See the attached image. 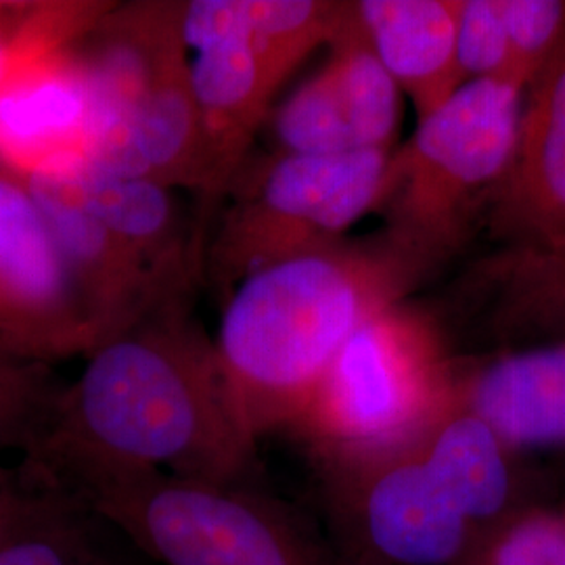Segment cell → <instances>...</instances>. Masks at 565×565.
I'll use <instances>...</instances> for the list:
<instances>
[{"label": "cell", "instance_id": "11", "mask_svg": "<svg viewBox=\"0 0 565 565\" xmlns=\"http://www.w3.org/2000/svg\"><path fill=\"white\" fill-rule=\"evenodd\" d=\"M333 46L331 61L282 103L275 116L282 153L390 151L398 121V84L369 46L359 13Z\"/></svg>", "mask_w": 565, "mask_h": 565}, {"label": "cell", "instance_id": "2", "mask_svg": "<svg viewBox=\"0 0 565 565\" xmlns=\"http://www.w3.org/2000/svg\"><path fill=\"white\" fill-rule=\"evenodd\" d=\"M419 279L384 242L273 264L224 300L218 352L254 436L289 429L343 343Z\"/></svg>", "mask_w": 565, "mask_h": 565}, {"label": "cell", "instance_id": "22", "mask_svg": "<svg viewBox=\"0 0 565 565\" xmlns=\"http://www.w3.org/2000/svg\"><path fill=\"white\" fill-rule=\"evenodd\" d=\"M471 565H565V507H525L486 536Z\"/></svg>", "mask_w": 565, "mask_h": 565}, {"label": "cell", "instance_id": "12", "mask_svg": "<svg viewBox=\"0 0 565 565\" xmlns=\"http://www.w3.org/2000/svg\"><path fill=\"white\" fill-rule=\"evenodd\" d=\"M20 182L41 205L57 239L90 323L95 350L163 303L191 298L168 291L120 237L82 203L61 168L42 170Z\"/></svg>", "mask_w": 565, "mask_h": 565}, {"label": "cell", "instance_id": "23", "mask_svg": "<svg viewBox=\"0 0 565 565\" xmlns=\"http://www.w3.org/2000/svg\"><path fill=\"white\" fill-rule=\"evenodd\" d=\"M57 392L49 366L0 361V448L36 445Z\"/></svg>", "mask_w": 565, "mask_h": 565}, {"label": "cell", "instance_id": "14", "mask_svg": "<svg viewBox=\"0 0 565 565\" xmlns=\"http://www.w3.org/2000/svg\"><path fill=\"white\" fill-rule=\"evenodd\" d=\"M486 214L515 249L565 245V34L525 88L513 158Z\"/></svg>", "mask_w": 565, "mask_h": 565}, {"label": "cell", "instance_id": "16", "mask_svg": "<svg viewBox=\"0 0 565 565\" xmlns=\"http://www.w3.org/2000/svg\"><path fill=\"white\" fill-rule=\"evenodd\" d=\"M465 0H363L359 21L385 72L404 88L419 120L440 109L467 78L459 65Z\"/></svg>", "mask_w": 565, "mask_h": 565}, {"label": "cell", "instance_id": "19", "mask_svg": "<svg viewBox=\"0 0 565 565\" xmlns=\"http://www.w3.org/2000/svg\"><path fill=\"white\" fill-rule=\"evenodd\" d=\"M102 520L74 497L0 546V565H128L99 532Z\"/></svg>", "mask_w": 565, "mask_h": 565}, {"label": "cell", "instance_id": "13", "mask_svg": "<svg viewBox=\"0 0 565 565\" xmlns=\"http://www.w3.org/2000/svg\"><path fill=\"white\" fill-rule=\"evenodd\" d=\"M72 44L30 46L0 76V174L21 181L88 156L93 102Z\"/></svg>", "mask_w": 565, "mask_h": 565}, {"label": "cell", "instance_id": "10", "mask_svg": "<svg viewBox=\"0 0 565 565\" xmlns=\"http://www.w3.org/2000/svg\"><path fill=\"white\" fill-rule=\"evenodd\" d=\"M93 350L90 323L41 205L0 174V352L49 366Z\"/></svg>", "mask_w": 565, "mask_h": 565}, {"label": "cell", "instance_id": "25", "mask_svg": "<svg viewBox=\"0 0 565 565\" xmlns=\"http://www.w3.org/2000/svg\"><path fill=\"white\" fill-rule=\"evenodd\" d=\"M333 555H335V565H377L373 564V562H369V559H364L361 555L348 553V551L335 548V546H333Z\"/></svg>", "mask_w": 565, "mask_h": 565}, {"label": "cell", "instance_id": "24", "mask_svg": "<svg viewBox=\"0 0 565 565\" xmlns=\"http://www.w3.org/2000/svg\"><path fill=\"white\" fill-rule=\"evenodd\" d=\"M459 65L467 81H518L511 72L505 0H465L459 23Z\"/></svg>", "mask_w": 565, "mask_h": 565}, {"label": "cell", "instance_id": "4", "mask_svg": "<svg viewBox=\"0 0 565 565\" xmlns=\"http://www.w3.org/2000/svg\"><path fill=\"white\" fill-rule=\"evenodd\" d=\"M354 2L189 0L182 39L195 51L191 82L202 137V195L221 202L285 78L319 44L338 41Z\"/></svg>", "mask_w": 565, "mask_h": 565}, {"label": "cell", "instance_id": "15", "mask_svg": "<svg viewBox=\"0 0 565 565\" xmlns=\"http://www.w3.org/2000/svg\"><path fill=\"white\" fill-rule=\"evenodd\" d=\"M82 203L107 224L163 287L191 296L198 239L182 218L177 189L107 172L86 158L60 163Z\"/></svg>", "mask_w": 565, "mask_h": 565}, {"label": "cell", "instance_id": "8", "mask_svg": "<svg viewBox=\"0 0 565 565\" xmlns=\"http://www.w3.org/2000/svg\"><path fill=\"white\" fill-rule=\"evenodd\" d=\"M390 151L348 156L281 153L256 174H239L233 202L207 252L224 294L273 264L315 254L375 210Z\"/></svg>", "mask_w": 565, "mask_h": 565}, {"label": "cell", "instance_id": "3", "mask_svg": "<svg viewBox=\"0 0 565 565\" xmlns=\"http://www.w3.org/2000/svg\"><path fill=\"white\" fill-rule=\"evenodd\" d=\"M181 20L177 0L111 2L72 46L93 102L86 160L200 195L202 137Z\"/></svg>", "mask_w": 565, "mask_h": 565}, {"label": "cell", "instance_id": "7", "mask_svg": "<svg viewBox=\"0 0 565 565\" xmlns=\"http://www.w3.org/2000/svg\"><path fill=\"white\" fill-rule=\"evenodd\" d=\"M63 492L163 565H335L298 513L243 482L116 471Z\"/></svg>", "mask_w": 565, "mask_h": 565}, {"label": "cell", "instance_id": "21", "mask_svg": "<svg viewBox=\"0 0 565 565\" xmlns=\"http://www.w3.org/2000/svg\"><path fill=\"white\" fill-rule=\"evenodd\" d=\"M109 7L103 0H0V76L30 46L76 41Z\"/></svg>", "mask_w": 565, "mask_h": 565}, {"label": "cell", "instance_id": "26", "mask_svg": "<svg viewBox=\"0 0 565 565\" xmlns=\"http://www.w3.org/2000/svg\"><path fill=\"white\" fill-rule=\"evenodd\" d=\"M18 478H20V467H18V469L0 467V490H2V488H7L9 484H13Z\"/></svg>", "mask_w": 565, "mask_h": 565}, {"label": "cell", "instance_id": "18", "mask_svg": "<svg viewBox=\"0 0 565 565\" xmlns=\"http://www.w3.org/2000/svg\"><path fill=\"white\" fill-rule=\"evenodd\" d=\"M417 445L480 543L522 509L539 503L515 461L518 452L457 398Z\"/></svg>", "mask_w": 565, "mask_h": 565}, {"label": "cell", "instance_id": "20", "mask_svg": "<svg viewBox=\"0 0 565 565\" xmlns=\"http://www.w3.org/2000/svg\"><path fill=\"white\" fill-rule=\"evenodd\" d=\"M503 282L501 317L507 327H543L565 319V245L511 249L497 266Z\"/></svg>", "mask_w": 565, "mask_h": 565}, {"label": "cell", "instance_id": "9", "mask_svg": "<svg viewBox=\"0 0 565 565\" xmlns=\"http://www.w3.org/2000/svg\"><path fill=\"white\" fill-rule=\"evenodd\" d=\"M335 548L377 565H471L480 536L415 443L319 467Z\"/></svg>", "mask_w": 565, "mask_h": 565}, {"label": "cell", "instance_id": "5", "mask_svg": "<svg viewBox=\"0 0 565 565\" xmlns=\"http://www.w3.org/2000/svg\"><path fill=\"white\" fill-rule=\"evenodd\" d=\"M525 88L513 78L467 81L390 156L375 210L385 245L417 277L450 258L486 212L513 158Z\"/></svg>", "mask_w": 565, "mask_h": 565}, {"label": "cell", "instance_id": "6", "mask_svg": "<svg viewBox=\"0 0 565 565\" xmlns=\"http://www.w3.org/2000/svg\"><path fill=\"white\" fill-rule=\"evenodd\" d=\"M457 377L431 321L390 303L343 343L289 431L319 467L380 457L415 443L452 406Z\"/></svg>", "mask_w": 565, "mask_h": 565}, {"label": "cell", "instance_id": "27", "mask_svg": "<svg viewBox=\"0 0 565 565\" xmlns=\"http://www.w3.org/2000/svg\"><path fill=\"white\" fill-rule=\"evenodd\" d=\"M0 361H13V359H9V356H4V354L0 352ZM18 363H20V361H18Z\"/></svg>", "mask_w": 565, "mask_h": 565}, {"label": "cell", "instance_id": "1", "mask_svg": "<svg viewBox=\"0 0 565 565\" xmlns=\"http://www.w3.org/2000/svg\"><path fill=\"white\" fill-rule=\"evenodd\" d=\"M256 445L218 345L179 300L86 356L23 465L60 490L116 471L242 484Z\"/></svg>", "mask_w": 565, "mask_h": 565}, {"label": "cell", "instance_id": "17", "mask_svg": "<svg viewBox=\"0 0 565 565\" xmlns=\"http://www.w3.org/2000/svg\"><path fill=\"white\" fill-rule=\"evenodd\" d=\"M455 398L513 452L565 446V342L459 371Z\"/></svg>", "mask_w": 565, "mask_h": 565}]
</instances>
